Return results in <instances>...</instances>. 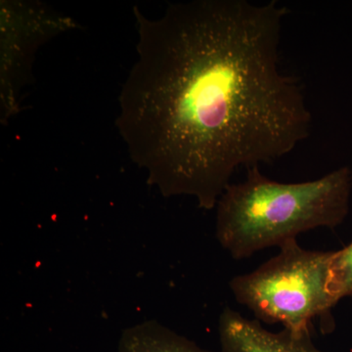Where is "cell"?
<instances>
[{"mask_svg": "<svg viewBox=\"0 0 352 352\" xmlns=\"http://www.w3.org/2000/svg\"><path fill=\"white\" fill-rule=\"evenodd\" d=\"M286 7L193 0L150 19L133 7L138 60L116 126L166 198L212 210L240 166L270 164L308 138L302 85L279 68Z\"/></svg>", "mask_w": 352, "mask_h": 352, "instance_id": "cell-1", "label": "cell"}, {"mask_svg": "<svg viewBox=\"0 0 352 352\" xmlns=\"http://www.w3.org/2000/svg\"><path fill=\"white\" fill-rule=\"evenodd\" d=\"M352 170L340 168L311 182L270 179L259 166L248 168L242 182L230 183L217 204L215 235L235 259L281 247L316 228L335 229L346 219Z\"/></svg>", "mask_w": 352, "mask_h": 352, "instance_id": "cell-2", "label": "cell"}, {"mask_svg": "<svg viewBox=\"0 0 352 352\" xmlns=\"http://www.w3.org/2000/svg\"><path fill=\"white\" fill-rule=\"evenodd\" d=\"M279 248L256 270L232 278L230 289L258 321L307 332L314 319L327 317L338 303L330 287L333 252L309 251L296 239Z\"/></svg>", "mask_w": 352, "mask_h": 352, "instance_id": "cell-3", "label": "cell"}, {"mask_svg": "<svg viewBox=\"0 0 352 352\" xmlns=\"http://www.w3.org/2000/svg\"><path fill=\"white\" fill-rule=\"evenodd\" d=\"M82 29L68 14L41 0L0 1V122L21 112L36 53L52 39Z\"/></svg>", "mask_w": 352, "mask_h": 352, "instance_id": "cell-4", "label": "cell"}, {"mask_svg": "<svg viewBox=\"0 0 352 352\" xmlns=\"http://www.w3.org/2000/svg\"><path fill=\"white\" fill-rule=\"evenodd\" d=\"M220 352H323L314 346L310 331L271 332L258 319H248L226 307L219 321Z\"/></svg>", "mask_w": 352, "mask_h": 352, "instance_id": "cell-5", "label": "cell"}, {"mask_svg": "<svg viewBox=\"0 0 352 352\" xmlns=\"http://www.w3.org/2000/svg\"><path fill=\"white\" fill-rule=\"evenodd\" d=\"M119 352H214L162 325L156 320L126 329L120 336Z\"/></svg>", "mask_w": 352, "mask_h": 352, "instance_id": "cell-6", "label": "cell"}, {"mask_svg": "<svg viewBox=\"0 0 352 352\" xmlns=\"http://www.w3.org/2000/svg\"><path fill=\"white\" fill-rule=\"evenodd\" d=\"M331 291L336 302L352 296V242L331 259Z\"/></svg>", "mask_w": 352, "mask_h": 352, "instance_id": "cell-7", "label": "cell"}]
</instances>
